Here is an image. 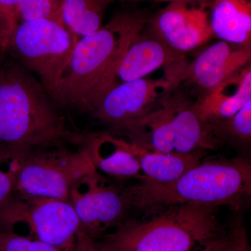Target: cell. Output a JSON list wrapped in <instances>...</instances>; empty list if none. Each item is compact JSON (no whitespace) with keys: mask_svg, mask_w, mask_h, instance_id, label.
<instances>
[{"mask_svg":"<svg viewBox=\"0 0 251 251\" xmlns=\"http://www.w3.org/2000/svg\"><path fill=\"white\" fill-rule=\"evenodd\" d=\"M61 110L34 74L11 57L1 59L0 150L79 148L85 133L72 128Z\"/></svg>","mask_w":251,"mask_h":251,"instance_id":"cell-1","label":"cell"},{"mask_svg":"<svg viewBox=\"0 0 251 251\" xmlns=\"http://www.w3.org/2000/svg\"><path fill=\"white\" fill-rule=\"evenodd\" d=\"M143 12L119 13L105 25L77 41L65 70L49 91L61 109L90 113L115 84L125 51L145 29Z\"/></svg>","mask_w":251,"mask_h":251,"instance_id":"cell-2","label":"cell"},{"mask_svg":"<svg viewBox=\"0 0 251 251\" xmlns=\"http://www.w3.org/2000/svg\"><path fill=\"white\" fill-rule=\"evenodd\" d=\"M131 208L153 214L176 204L228 206L239 211L251 196L247 157L202 161L166 184L140 181L125 188Z\"/></svg>","mask_w":251,"mask_h":251,"instance_id":"cell-3","label":"cell"},{"mask_svg":"<svg viewBox=\"0 0 251 251\" xmlns=\"http://www.w3.org/2000/svg\"><path fill=\"white\" fill-rule=\"evenodd\" d=\"M218 208L196 204L168 206L150 219H126L99 242L108 251H192L224 234Z\"/></svg>","mask_w":251,"mask_h":251,"instance_id":"cell-4","label":"cell"},{"mask_svg":"<svg viewBox=\"0 0 251 251\" xmlns=\"http://www.w3.org/2000/svg\"><path fill=\"white\" fill-rule=\"evenodd\" d=\"M115 135L148 151L190 153L216 150L222 143L195 108L187 90L173 86L148 114Z\"/></svg>","mask_w":251,"mask_h":251,"instance_id":"cell-5","label":"cell"},{"mask_svg":"<svg viewBox=\"0 0 251 251\" xmlns=\"http://www.w3.org/2000/svg\"><path fill=\"white\" fill-rule=\"evenodd\" d=\"M76 43L62 23L31 20L18 23L5 52L34 74L49 92L62 76Z\"/></svg>","mask_w":251,"mask_h":251,"instance_id":"cell-6","label":"cell"},{"mask_svg":"<svg viewBox=\"0 0 251 251\" xmlns=\"http://www.w3.org/2000/svg\"><path fill=\"white\" fill-rule=\"evenodd\" d=\"M94 170L82 145L32 151L18 173L14 193L68 201L73 185Z\"/></svg>","mask_w":251,"mask_h":251,"instance_id":"cell-7","label":"cell"},{"mask_svg":"<svg viewBox=\"0 0 251 251\" xmlns=\"http://www.w3.org/2000/svg\"><path fill=\"white\" fill-rule=\"evenodd\" d=\"M25 225L28 237L71 251L80 231L78 218L68 201L13 194L0 207V227L14 229Z\"/></svg>","mask_w":251,"mask_h":251,"instance_id":"cell-8","label":"cell"},{"mask_svg":"<svg viewBox=\"0 0 251 251\" xmlns=\"http://www.w3.org/2000/svg\"><path fill=\"white\" fill-rule=\"evenodd\" d=\"M68 201L78 218L79 232L97 240L128 219L131 209L125 188L112 184L97 170L73 185Z\"/></svg>","mask_w":251,"mask_h":251,"instance_id":"cell-9","label":"cell"},{"mask_svg":"<svg viewBox=\"0 0 251 251\" xmlns=\"http://www.w3.org/2000/svg\"><path fill=\"white\" fill-rule=\"evenodd\" d=\"M251 59V49L221 40L200 52L193 62L184 59L167 68L165 77L198 99L250 64Z\"/></svg>","mask_w":251,"mask_h":251,"instance_id":"cell-10","label":"cell"},{"mask_svg":"<svg viewBox=\"0 0 251 251\" xmlns=\"http://www.w3.org/2000/svg\"><path fill=\"white\" fill-rule=\"evenodd\" d=\"M211 0H175L149 17L146 29L170 49L184 54L213 36Z\"/></svg>","mask_w":251,"mask_h":251,"instance_id":"cell-11","label":"cell"},{"mask_svg":"<svg viewBox=\"0 0 251 251\" xmlns=\"http://www.w3.org/2000/svg\"><path fill=\"white\" fill-rule=\"evenodd\" d=\"M173 87L166 77L117 84L102 96L89 114L115 135L148 114Z\"/></svg>","mask_w":251,"mask_h":251,"instance_id":"cell-12","label":"cell"},{"mask_svg":"<svg viewBox=\"0 0 251 251\" xmlns=\"http://www.w3.org/2000/svg\"><path fill=\"white\" fill-rule=\"evenodd\" d=\"M184 59V54L170 49L145 27L125 51L117 69L114 86L144 78L159 68L171 67Z\"/></svg>","mask_w":251,"mask_h":251,"instance_id":"cell-13","label":"cell"},{"mask_svg":"<svg viewBox=\"0 0 251 251\" xmlns=\"http://www.w3.org/2000/svg\"><path fill=\"white\" fill-rule=\"evenodd\" d=\"M251 100L250 63L209 94L195 99V108L203 121L209 125L232 116Z\"/></svg>","mask_w":251,"mask_h":251,"instance_id":"cell-14","label":"cell"},{"mask_svg":"<svg viewBox=\"0 0 251 251\" xmlns=\"http://www.w3.org/2000/svg\"><path fill=\"white\" fill-rule=\"evenodd\" d=\"M105 134L110 147L108 152L100 145L99 132L85 133L82 144L90 155L95 169L117 179L135 178L143 181L145 177L139 162L126 148L124 140L116 138L110 132H105Z\"/></svg>","mask_w":251,"mask_h":251,"instance_id":"cell-15","label":"cell"},{"mask_svg":"<svg viewBox=\"0 0 251 251\" xmlns=\"http://www.w3.org/2000/svg\"><path fill=\"white\" fill-rule=\"evenodd\" d=\"M126 148L137 158L145 179L141 181L166 184L179 179L202 162L204 151L190 153H162L144 150L124 140Z\"/></svg>","mask_w":251,"mask_h":251,"instance_id":"cell-16","label":"cell"},{"mask_svg":"<svg viewBox=\"0 0 251 251\" xmlns=\"http://www.w3.org/2000/svg\"><path fill=\"white\" fill-rule=\"evenodd\" d=\"M213 36L251 49V0H211Z\"/></svg>","mask_w":251,"mask_h":251,"instance_id":"cell-17","label":"cell"},{"mask_svg":"<svg viewBox=\"0 0 251 251\" xmlns=\"http://www.w3.org/2000/svg\"><path fill=\"white\" fill-rule=\"evenodd\" d=\"M113 0H64L63 24L74 39L81 38L101 27L104 14Z\"/></svg>","mask_w":251,"mask_h":251,"instance_id":"cell-18","label":"cell"},{"mask_svg":"<svg viewBox=\"0 0 251 251\" xmlns=\"http://www.w3.org/2000/svg\"><path fill=\"white\" fill-rule=\"evenodd\" d=\"M221 143L239 150H248L251 143V100L232 116L209 125Z\"/></svg>","mask_w":251,"mask_h":251,"instance_id":"cell-19","label":"cell"},{"mask_svg":"<svg viewBox=\"0 0 251 251\" xmlns=\"http://www.w3.org/2000/svg\"><path fill=\"white\" fill-rule=\"evenodd\" d=\"M31 152L21 149L0 150V207L14 193L18 173Z\"/></svg>","mask_w":251,"mask_h":251,"instance_id":"cell-20","label":"cell"},{"mask_svg":"<svg viewBox=\"0 0 251 251\" xmlns=\"http://www.w3.org/2000/svg\"><path fill=\"white\" fill-rule=\"evenodd\" d=\"M63 1L64 0H20L18 8L20 22L49 19L63 24Z\"/></svg>","mask_w":251,"mask_h":251,"instance_id":"cell-21","label":"cell"},{"mask_svg":"<svg viewBox=\"0 0 251 251\" xmlns=\"http://www.w3.org/2000/svg\"><path fill=\"white\" fill-rule=\"evenodd\" d=\"M0 251H63L28 237L16 233L14 229L0 227Z\"/></svg>","mask_w":251,"mask_h":251,"instance_id":"cell-22","label":"cell"},{"mask_svg":"<svg viewBox=\"0 0 251 251\" xmlns=\"http://www.w3.org/2000/svg\"><path fill=\"white\" fill-rule=\"evenodd\" d=\"M222 251H251L247 226L242 215H236L224 232Z\"/></svg>","mask_w":251,"mask_h":251,"instance_id":"cell-23","label":"cell"},{"mask_svg":"<svg viewBox=\"0 0 251 251\" xmlns=\"http://www.w3.org/2000/svg\"><path fill=\"white\" fill-rule=\"evenodd\" d=\"M19 1L20 0H0V34L4 50L9 36L20 23L18 12Z\"/></svg>","mask_w":251,"mask_h":251,"instance_id":"cell-24","label":"cell"},{"mask_svg":"<svg viewBox=\"0 0 251 251\" xmlns=\"http://www.w3.org/2000/svg\"><path fill=\"white\" fill-rule=\"evenodd\" d=\"M71 251H108L99 241L92 239L83 232H78L75 245Z\"/></svg>","mask_w":251,"mask_h":251,"instance_id":"cell-25","label":"cell"},{"mask_svg":"<svg viewBox=\"0 0 251 251\" xmlns=\"http://www.w3.org/2000/svg\"><path fill=\"white\" fill-rule=\"evenodd\" d=\"M225 232V231H224ZM224 244V233L221 237L205 245V251H222Z\"/></svg>","mask_w":251,"mask_h":251,"instance_id":"cell-26","label":"cell"},{"mask_svg":"<svg viewBox=\"0 0 251 251\" xmlns=\"http://www.w3.org/2000/svg\"><path fill=\"white\" fill-rule=\"evenodd\" d=\"M115 1H126V2L136 3L140 2V1H146V0H113ZM153 1H168V2H171V1H175V0H153Z\"/></svg>","mask_w":251,"mask_h":251,"instance_id":"cell-27","label":"cell"},{"mask_svg":"<svg viewBox=\"0 0 251 251\" xmlns=\"http://www.w3.org/2000/svg\"><path fill=\"white\" fill-rule=\"evenodd\" d=\"M5 52H5L4 49H3L2 42H1V34H0V61H1V59H2V55H4Z\"/></svg>","mask_w":251,"mask_h":251,"instance_id":"cell-28","label":"cell"},{"mask_svg":"<svg viewBox=\"0 0 251 251\" xmlns=\"http://www.w3.org/2000/svg\"><path fill=\"white\" fill-rule=\"evenodd\" d=\"M201 251H205V246H204V247L201 248Z\"/></svg>","mask_w":251,"mask_h":251,"instance_id":"cell-29","label":"cell"}]
</instances>
